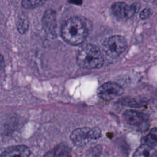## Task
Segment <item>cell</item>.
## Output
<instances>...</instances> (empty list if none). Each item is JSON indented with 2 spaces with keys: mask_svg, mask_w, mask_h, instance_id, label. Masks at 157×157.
<instances>
[{
  "mask_svg": "<svg viewBox=\"0 0 157 157\" xmlns=\"http://www.w3.org/2000/svg\"><path fill=\"white\" fill-rule=\"evenodd\" d=\"M151 14V10L150 9L146 8L143 9L140 13V18L142 19H147L150 17Z\"/></svg>",
  "mask_w": 157,
  "mask_h": 157,
  "instance_id": "14",
  "label": "cell"
},
{
  "mask_svg": "<svg viewBox=\"0 0 157 157\" xmlns=\"http://www.w3.org/2000/svg\"><path fill=\"white\" fill-rule=\"evenodd\" d=\"M102 47L107 55L115 58L126 50L127 42L126 39L121 36H113L105 39Z\"/></svg>",
  "mask_w": 157,
  "mask_h": 157,
  "instance_id": "4",
  "label": "cell"
},
{
  "mask_svg": "<svg viewBox=\"0 0 157 157\" xmlns=\"http://www.w3.org/2000/svg\"><path fill=\"white\" fill-rule=\"evenodd\" d=\"M61 33L66 42L72 45H78L85 40L88 31L85 23L81 18L72 17L63 23Z\"/></svg>",
  "mask_w": 157,
  "mask_h": 157,
  "instance_id": "1",
  "label": "cell"
},
{
  "mask_svg": "<svg viewBox=\"0 0 157 157\" xmlns=\"http://www.w3.org/2000/svg\"><path fill=\"white\" fill-rule=\"evenodd\" d=\"M133 157H157V151L153 147L142 144L136 149Z\"/></svg>",
  "mask_w": 157,
  "mask_h": 157,
  "instance_id": "9",
  "label": "cell"
},
{
  "mask_svg": "<svg viewBox=\"0 0 157 157\" xmlns=\"http://www.w3.org/2000/svg\"><path fill=\"white\" fill-rule=\"evenodd\" d=\"M123 88L115 82H106L102 85L98 90V95L100 99L109 101L122 94Z\"/></svg>",
  "mask_w": 157,
  "mask_h": 157,
  "instance_id": "6",
  "label": "cell"
},
{
  "mask_svg": "<svg viewBox=\"0 0 157 157\" xmlns=\"http://www.w3.org/2000/svg\"><path fill=\"white\" fill-rule=\"evenodd\" d=\"M143 144L153 147L157 145V128L151 129L150 132L142 139Z\"/></svg>",
  "mask_w": 157,
  "mask_h": 157,
  "instance_id": "11",
  "label": "cell"
},
{
  "mask_svg": "<svg viewBox=\"0 0 157 157\" xmlns=\"http://www.w3.org/2000/svg\"><path fill=\"white\" fill-rule=\"evenodd\" d=\"M43 24L45 28L48 29L50 32L54 28L55 26V17L52 10L48 9L45 13L43 18Z\"/></svg>",
  "mask_w": 157,
  "mask_h": 157,
  "instance_id": "10",
  "label": "cell"
},
{
  "mask_svg": "<svg viewBox=\"0 0 157 157\" xmlns=\"http://www.w3.org/2000/svg\"><path fill=\"white\" fill-rule=\"evenodd\" d=\"M45 1H27L24 0L21 2L22 6L26 9H33L42 5Z\"/></svg>",
  "mask_w": 157,
  "mask_h": 157,
  "instance_id": "13",
  "label": "cell"
},
{
  "mask_svg": "<svg viewBox=\"0 0 157 157\" xmlns=\"http://www.w3.org/2000/svg\"><path fill=\"white\" fill-rule=\"evenodd\" d=\"M101 136V131L98 128L83 127L74 130L70 139L72 142L77 147H83L92 140H96Z\"/></svg>",
  "mask_w": 157,
  "mask_h": 157,
  "instance_id": "3",
  "label": "cell"
},
{
  "mask_svg": "<svg viewBox=\"0 0 157 157\" xmlns=\"http://www.w3.org/2000/svg\"><path fill=\"white\" fill-rule=\"evenodd\" d=\"M4 58L2 55L1 53L0 52V69H2L4 66Z\"/></svg>",
  "mask_w": 157,
  "mask_h": 157,
  "instance_id": "15",
  "label": "cell"
},
{
  "mask_svg": "<svg viewBox=\"0 0 157 157\" xmlns=\"http://www.w3.org/2000/svg\"><path fill=\"white\" fill-rule=\"evenodd\" d=\"M77 62L82 68L98 69L104 64V56L97 46L88 44L82 46L78 50Z\"/></svg>",
  "mask_w": 157,
  "mask_h": 157,
  "instance_id": "2",
  "label": "cell"
},
{
  "mask_svg": "<svg viewBox=\"0 0 157 157\" xmlns=\"http://www.w3.org/2000/svg\"><path fill=\"white\" fill-rule=\"evenodd\" d=\"M123 118L128 125L138 131H144L149 126V120L147 115L139 111L126 110L124 112Z\"/></svg>",
  "mask_w": 157,
  "mask_h": 157,
  "instance_id": "5",
  "label": "cell"
},
{
  "mask_svg": "<svg viewBox=\"0 0 157 157\" xmlns=\"http://www.w3.org/2000/svg\"><path fill=\"white\" fill-rule=\"evenodd\" d=\"M139 7L140 5L136 3L129 6L123 2H117L112 4V11L117 18L126 19L133 16L138 11Z\"/></svg>",
  "mask_w": 157,
  "mask_h": 157,
  "instance_id": "7",
  "label": "cell"
},
{
  "mask_svg": "<svg viewBox=\"0 0 157 157\" xmlns=\"http://www.w3.org/2000/svg\"><path fill=\"white\" fill-rule=\"evenodd\" d=\"M29 148L25 145H17L8 147L1 155L0 157H29Z\"/></svg>",
  "mask_w": 157,
  "mask_h": 157,
  "instance_id": "8",
  "label": "cell"
},
{
  "mask_svg": "<svg viewBox=\"0 0 157 157\" xmlns=\"http://www.w3.org/2000/svg\"><path fill=\"white\" fill-rule=\"evenodd\" d=\"M29 27L28 20L25 18H20L17 21V28L21 34L25 33Z\"/></svg>",
  "mask_w": 157,
  "mask_h": 157,
  "instance_id": "12",
  "label": "cell"
}]
</instances>
